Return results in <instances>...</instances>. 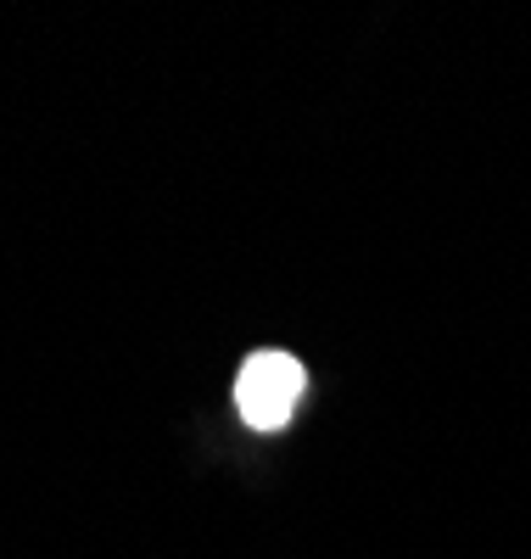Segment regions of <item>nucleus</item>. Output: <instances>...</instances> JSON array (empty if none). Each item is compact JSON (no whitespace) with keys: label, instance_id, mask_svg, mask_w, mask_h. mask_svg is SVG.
Returning a JSON list of instances; mask_svg holds the SVG:
<instances>
[{"label":"nucleus","instance_id":"nucleus-1","mask_svg":"<svg viewBox=\"0 0 531 559\" xmlns=\"http://www.w3.org/2000/svg\"><path fill=\"white\" fill-rule=\"evenodd\" d=\"M308 392V369L292 353H252L235 376V408L252 431H285Z\"/></svg>","mask_w":531,"mask_h":559}]
</instances>
